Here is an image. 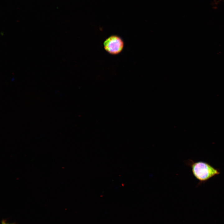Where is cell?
<instances>
[{"label":"cell","mask_w":224,"mask_h":224,"mask_svg":"<svg viewBox=\"0 0 224 224\" xmlns=\"http://www.w3.org/2000/svg\"><path fill=\"white\" fill-rule=\"evenodd\" d=\"M187 164L191 167L194 176L199 181L198 185L204 183L220 173L219 169L214 168L205 161L194 162L189 160L187 161Z\"/></svg>","instance_id":"obj_1"},{"label":"cell","mask_w":224,"mask_h":224,"mask_svg":"<svg viewBox=\"0 0 224 224\" xmlns=\"http://www.w3.org/2000/svg\"><path fill=\"white\" fill-rule=\"evenodd\" d=\"M105 50L111 55H117L121 52L124 46L123 40L119 36L113 35L107 38L103 43Z\"/></svg>","instance_id":"obj_2"},{"label":"cell","mask_w":224,"mask_h":224,"mask_svg":"<svg viewBox=\"0 0 224 224\" xmlns=\"http://www.w3.org/2000/svg\"><path fill=\"white\" fill-rule=\"evenodd\" d=\"M2 224H10L7 223L6 222L5 220H2Z\"/></svg>","instance_id":"obj_3"}]
</instances>
